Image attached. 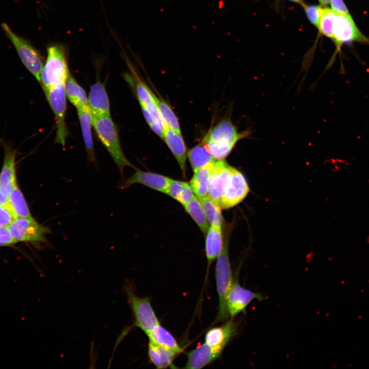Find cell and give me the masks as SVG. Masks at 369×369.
<instances>
[{"mask_svg":"<svg viewBox=\"0 0 369 369\" xmlns=\"http://www.w3.org/2000/svg\"><path fill=\"white\" fill-rule=\"evenodd\" d=\"M333 32V39L338 46L353 41L369 43V39L360 31L350 14L336 13Z\"/></svg>","mask_w":369,"mask_h":369,"instance_id":"cell-10","label":"cell"},{"mask_svg":"<svg viewBox=\"0 0 369 369\" xmlns=\"http://www.w3.org/2000/svg\"><path fill=\"white\" fill-rule=\"evenodd\" d=\"M224 243L223 247L217 257L215 269L217 291L219 299L217 321L226 320L230 316L227 309V298L234 282L229 260L228 244Z\"/></svg>","mask_w":369,"mask_h":369,"instance_id":"cell-4","label":"cell"},{"mask_svg":"<svg viewBox=\"0 0 369 369\" xmlns=\"http://www.w3.org/2000/svg\"><path fill=\"white\" fill-rule=\"evenodd\" d=\"M237 332V324L232 320H228L220 326L209 330L205 335V342L223 351Z\"/></svg>","mask_w":369,"mask_h":369,"instance_id":"cell-17","label":"cell"},{"mask_svg":"<svg viewBox=\"0 0 369 369\" xmlns=\"http://www.w3.org/2000/svg\"><path fill=\"white\" fill-rule=\"evenodd\" d=\"M194 194L195 193L190 183L185 182L177 201L182 206H184L194 198Z\"/></svg>","mask_w":369,"mask_h":369,"instance_id":"cell-35","label":"cell"},{"mask_svg":"<svg viewBox=\"0 0 369 369\" xmlns=\"http://www.w3.org/2000/svg\"><path fill=\"white\" fill-rule=\"evenodd\" d=\"M77 111L88 158L90 161L95 163L96 159L91 131L93 126V115L91 110L88 105L77 109Z\"/></svg>","mask_w":369,"mask_h":369,"instance_id":"cell-19","label":"cell"},{"mask_svg":"<svg viewBox=\"0 0 369 369\" xmlns=\"http://www.w3.org/2000/svg\"><path fill=\"white\" fill-rule=\"evenodd\" d=\"M0 206L5 207L14 213L11 207L9 196L6 195L0 190Z\"/></svg>","mask_w":369,"mask_h":369,"instance_id":"cell-39","label":"cell"},{"mask_svg":"<svg viewBox=\"0 0 369 369\" xmlns=\"http://www.w3.org/2000/svg\"><path fill=\"white\" fill-rule=\"evenodd\" d=\"M135 92L140 106H147L155 103L151 89L141 80L138 74L131 68Z\"/></svg>","mask_w":369,"mask_h":369,"instance_id":"cell-30","label":"cell"},{"mask_svg":"<svg viewBox=\"0 0 369 369\" xmlns=\"http://www.w3.org/2000/svg\"><path fill=\"white\" fill-rule=\"evenodd\" d=\"M264 298L261 294L241 286L236 279L233 282L227 298V304L229 316L234 318L240 312H244L247 306L254 299L261 301Z\"/></svg>","mask_w":369,"mask_h":369,"instance_id":"cell-11","label":"cell"},{"mask_svg":"<svg viewBox=\"0 0 369 369\" xmlns=\"http://www.w3.org/2000/svg\"><path fill=\"white\" fill-rule=\"evenodd\" d=\"M184 183V181L170 179L167 186L166 194L177 200Z\"/></svg>","mask_w":369,"mask_h":369,"instance_id":"cell-34","label":"cell"},{"mask_svg":"<svg viewBox=\"0 0 369 369\" xmlns=\"http://www.w3.org/2000/svg\"><path fill=\"white\" fill-rule=\"evenodd\" d=\"M187 156L193 171L213 163L216 160L207 151L202 141L189 150Z\"/></svg>","mask_w":369,"mask_h":369,"instance_id":"cell-26","label":"cell"},{"mask_svg":"<svg viewBox=\"0 0 369 369\" xmlns=\"http://www.w3.org/2000/svg\"><path fill=\"white\" fill-rule=\"evenodd\" d=\"M146 120L152 130L159 137L163 139V125L155 116L152 114L142 106H140Z\"/></svg>","mask_w":369,"mask_h":369,"instance_id":"cell-32","label":"cell"},{"mask_svg":"<svg viewBox=\"0 0 369 369\" xmlns=\"http://www.w3.org/2000/svg\"><path fill=\"white\" fill-rule=\"evenodd\" d=\"M148 355L152 363L157 368H166L173 365L177 354L149 340Z\"/></svg>","mask_w":369,"mask_h":369,"instance_id":"cell-24","label":"cell"},{"mask_svg":"<svg viewBox=\"0 0 369 369\" xmlns=\"http://www.w3.org/2000/svg\"><path fill=\"white\" fill-rule=\"evenodd\" d=\"M16 242L8 227L0 225V246H6Z\"/></svg>","mask_w":369,"mask_h":369,"instance_id":"cell-37","label":"cell"},{"mask_svg":"<svg viewBox=\"0 0 369 369\" xmlns=\"http://www.w3.org/2000/svg\"><path fill=\"white\" fill-rule=\"evenodd\" d=\"M291 1H294L296 2H298V3H300L301 2V0H291Z\"/></svg>","mask_w":369,"mask_h":369,"instance_id":"cell-41","label":"cell"},{"mask_svg":"<svg viewBox=\"0 0 369 369\" xmlns=\"http://www.w3.org/2000/svg\"><path fill=\"white\" fill-rule=\"evenodd\" d=\"M250 134L249 130L239 132L230 119H224L210 130L202 142L215 159L224 160L236 144Z\"/></svg>","mask_w":369,"mask_h":369,"instance_id":"cell-1","label":"cell"},{"mask_svg":"<svg viewBox=\"0 0 369 369\" xmlns=\"http://www.w3.org/2000/svg\"><path fill=\"white\" fill-rule=\"evenodd\" d=\"M9 198L16 218H32L28 204L17 183L10 191Z\"/></svg>","mask_w":369,"mask_h":369,"instance_id":"cell-28","label":"cell"},{"mask_svg":"<svg viewBox=\"0 0 369 369\" xmlns=\"http://www.w3.org/2000/svg\"><path fill=\"white\" fill-rule=\"evenodd\" d=\"M67 98L78 109L88 105V99L85 90L70 73L64 84Z\"/></svg>","mask_w":369,"mask_h":369,"instance_id":"cell-22","label":"cell"},{"mask_svg":"<svg viewBox=\"0 0 369 369\" xmlns=\"http://www.w3.org/2000/svg\"><path fill=\"white\" fill-rule=\"evenodd\" d=\"M321 4L323 6H326L330 3V0H319Z\"/></svg>","mask_w":369,"mask_h":369,"instance_id":"cell-40","label":"cell"},{"mask_svg":"<svg viewBox=\"0 0 369 369\" xmlns=\"http://www.w3.org/2000/svg\"><path fill=\"white\" fill-rule=\"evenodd\" d=\"M8 227L16 242H44L50 232L47 227L39 224L33 218H16Z\"/></svg>","mask_w":369,"mask_h":369,"instance_id":"cell-8","label":"cell"},{"mask_svg":"<svg viewBox=\"0 0 369 369\" xmlns=\"http://www.w3.org/2000/svg\"><path fill=\"white\" fill-rule=\"evenodd\" d=\"M305 11L310 22L318 27L323 9L319 6H309L305 7Z\"/></svg>","mask_w":369,"mask_h":369,"instance_id":"cell-33","label":"cell"},{"mask_svg":"<svg viewBox=\"0 0 369 369\" xmlns=\"http://www.w3.org/2000/svg\"><path fill=\"white\" fill-rule=\"evenodd\" d=\"M249 191L243 175L231 167L230 177L220 201L221 208L228 209L238 204L246 197Z\"/></svg>","mask_w":369,"mask_h":369,"instance_id":"cell-9","label":"cell"},{"mask_svg":"<svg viewBox=\"0 0 369 369\" xmlns=\"http://www.w3.org/2000/svg\"><path fill=\"white\" fill-rule=\"evenodd\" d=\"M206 234L205 251L209 266L218 257L223 247L221 227L210 225Z\"/></svg>","mask_w":369,"mask_h":369,"instance_id":"cell-20","label":"cell"},{"mask_svg":"<svg viewBox=\"0 0 369 369\" xmlns=\"http://www.w3.org/2000/svg\"><path fill=\"white\" fill-rule=\"evenodd\" d=\"M16 218L14 213L8 209L0 206V225L8 227Z\"/></svg>","mask_w":369,"mask_h":369,"instance_id":"cell-36","label":"cell"},{"mask_svg":"<svg viewBox=\"0 0 369 369\" xmlns=\"http://www.w3.org/2000/svg\"><path fill=\"white\" fill-rule=\"evenodd\" d=\"M222 351L204 342L188 353L187 361L184 368H203L218 358Z\"/></svg>","mask_w":369,"mask_h":369,"instance_id":"cell-15","label":"cell"},{"mask_svg":"<svg viewBox=\"0 0 369 369\" xmlns=\"http://www.w3.org/2000/svg\"><path fill=\"white\" fill-rule=\"evenodd\" d=\"M64 84H56L44 89V91L55 118L57 130L55 142L65 147L68 131L66 123L67 97Z\"/></svg>","mask_w":369,"mask_h":369,"instance_id":"cell-7","label":"cell"},{"mask_svg":"<svg viewBox=\"0 0 369 369\" xmlns=\"http://www.w3.org/2000/svg\"><path fill=\"white\" fill-rule=\"evenodd\" d=\"M207 220L210 225L221 226L223 217L220 206L208 196L199 198Z\"/></svg>","mask_w":369,"mask_h":369,"instance_id":"cell-29","label":"cell"},{"mask_svg":"<svg viewBox=\"0 0 369 369\" xmlns=\"http://www.w3.org/2000/svg\"><path fill=\"white\" fill-rule=\"evenodd\" d=\"M69 74L65 47L58 44L50 45L40 75L39 83L43 90L64 83Z\"/></svg>","mask_w":369,"mask_h":369,"instance_id":"cell-3","label":"cell"},{"mask_svg":"<svg viewBox=\"0 0 369 369\" xmlns=\"http://www.w3.org/2000/svg\"><path fill=\"white\" fill-rule=\"evenodd\" d=\"M336 14V13L331 9H323L318 27L323 34L332 38L333 36V23Z\"/></svg>","mask_w":369,"mask_h":369,"instance_id":"cell-31","label":"cell"},{"mask_svg":"<svg viewBox=\"0 0 369 369\" xmlns=\"http://www.w3.org/2000/svg\"><path fill=\"white\" fill-rule=\"evenodd\" d=\"M88 99L93 116L110 115L108 96L104 85L100 81H97L91 85Z\"/></svg>","mask_w":369,"mask_h":369,"instance_id":"cell-16","label":"cell"},{"mask_svg":"<svg viewBox=\"0 0 369 369\" xmlns=\"http://www.w3.org/2000/svg\"><path fill=\"white\" fill-rule=\"evenodd\" d=\"M152 96L162 119L164 126L166 125L175 132L181 133L178 118L170 106L162 98H160L151 90Z\"/></svg>","mask_w":369,"mask_h":369,"instance_id":"cell-25","label":"cell"},{"mask_svg":"<svg viewBox=\"0 0 369 369\" xmlns=\"http://www.w3.org/2000/svg\"><path fill=\"white\" fill-rule=\"evenodd\" d=\"M1 27L14 46L24 65L39 82L44 65V59L40 53L28 40L15 34L7 24L2 23Z\"/></svg>","mask_w":369,"mask_h":369,"instance_id":"cell-6","label":"cell"},{"mask_svg":"<svg viewBox=\"0 0 369 369\" xmlns=\"http://www.w3.org/2000/svg\"><path fill=\"white\" fill-rule=\"evenodd\" d=\"M213 163L208 164L194 171V174L189 183L198 198H201L208 195Z\"/></svg>","mask_w":369,"mask_h":369,"instance_id":"cell-23","label":"cell"},{"mask_svg":"<svg viewBox=\"0 0 369 369\" xmlns=\"http://www.w3.org/2000/svg\"><path fill=\"white\" fill-rule=\"evenodd\" d=\"M124 291L134 317L135 325L148 335L160 324L151 305L150 298L138 297L132 284L128 282L124 285Z\"/></svg>","mask_w":369,"mask_h":369,"instance_id":"cell-5","label":"cell"},{"mask_svg":"<svg viewBox=\"0 0 369 369\" xmlns=\"http://www.w3.org/2000/svg\"><path fill=\"white\" fill-rule=\"evenodd\" d=\"M170 178L150 172L136 169V172L121 184V189H127L135 183H139L151 189L166 194Z\"/></svg>","mask_w":369,"mask_h":369,"instance_id":"cell-14","label":"cell"},{"mask_svg":"<svg viewBox=\"0 0 369 369\" xmlns=\"http://www.w3.org/2000/svg\"><path fill=\"white\" fill-rule=\"evenodd\" d=\"M163 139L177 161L182 175L185 177L187 152L181 134L175 132L166 125L163 127Z\"/></svg>","mask_w":369,"mask_h":369,"instance_id":"cell-18","label":"cell"},{"mask_svg":"<svg viewBox=\"0 0 369 369\" xmlns=\"http://www.w3.org/2000/svg\"><path fill=\"white\" fill-rule=\"evenodd\" d=\"M332 9L336 13L349 14L347 8L342 0H330Z\"/></svg>","mask_w":369,"mask_h":369,"instance_id":"cell-38","label":"cell"},{"mask_svg":"<svg viewBox=\"0 0 369 369\" xmlns=\"http://www.w3.org/2000/svg\"><path fill=\"white\" fill-rule=\"evenodd\" d=\"M92 122L98 138L109 153L121 174H124V169L127 166L135 169L123 152L117 126L111 116H93Z\"/></svg>","mask_w":369,"mask_h":369,"instance_id":"cell-2","label":"cell"},{"mask_svg":"<svg viewBox=\"0 0 369 369\" xmlns=\"http://www.w3.org/2000/svg\"><path fill=\"white\" fill-rule=\"evenodd\" d=\"M149 340L177 354L182 350L171 333L160 324L156 326L147 335Z\"/></svg>","mask_w":369,"mask_h":369,"instance_id":"cell-21","label":"cell"},{"mask_svg":"<svg viewBox=\"0 0 369 369\" xmlns=\"http://www.w3.org/2000/svg\"><path fill=\"white\" fill-rule=\"evenodd\" d=\"M4 159L0 173V190L6 195L9 193L17 183L16 180L15 157L16 150L3 142Z\"/></svg>","mask_w":369,"mask_h":369,"instance_id":"cell-13","label":"cell"},{"mask_svg":"<svg viewBox=\"0 0 369 369\" xmlns=\"http://www.w3.org/2000/svg\"><path fill=\"white\" fill-rule=\"evenodd\" d=\"M231 167L224 160H216L213 163L207 196L219 205L230 177Z\"/></svg>","mask_w":369,"mask_h":369,"instance_id":"cell-12","label":"cell"},{"mask_svg":"<svg viewBox=\"0 0 369 369\" xmlns=\"http://www.w3.org/2000/svg\"><path fill=\"white\" fill-rule=\"evenodd\" d=\"M186 212L190 215L201 232L206 234L209 223L205 215L199 199L195 196L189 202L183 206Z\"/></svg>","mask_w":369,"mask_h":369,"instance_id":"cell-27","label":"cell"}]
</instances>
